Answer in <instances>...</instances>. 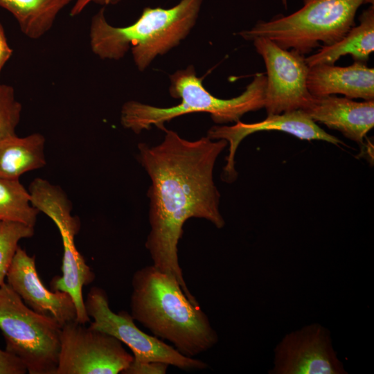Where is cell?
<instances>
[{
    "label": "cell",
    "mask_w": 374,
    "mask_h": 374,
    "mask_svg": "<svg viewBox=\"0 0 374 374\" xmlns=\"http://www.w3.org/2000/svg\"><path fill=\"white\" fill-rule=\"evenodd\" d=\"M163 131L160 143L138 144V160L151 181L148 191L150 231L145 245L152 265L174 278L188 299L197 305L179 263L178 244L190 218L205 219L217 229L225 225L213 170L228 143L207 136L189 141L175 131Z\"/></svg>",
    "instance_id": "6da1fadb"
},
{
    "label": "cell",
    "mask_w": 374,
    "mask_h": 374,
    "mask_svg": "<svg viewBox=\"0 0 374 374\" xmlns=\"http://www.w3.org/2000/svg\"><path fill=\"white\" fill-rule=\"evenodd\" d=\"M132 287V318L184 356L193 358L218 342L208 316L188 299L174 278L153 265H146L134 273Z\"/></svg>",
    "instance_id": "7a4b0ae2"
},
{
    "label": "cell",
    "mask_w": 374,
    "mask_h": 374,
    "mask_svg": "<svg viewBox=\"0 0 374 374\" xmlns=\"http://www.w3.org/2000/svg\"><path fill=\"white\" fill-rule=\"evenodd\" d=\"M202 0H181L164 9L146 7L139 18L125 27L109 24L101 8L91 18L89 45L102 60H118L130 49L135 65L144 71L156 58L177 46L194 26Z\"/></svg>",
    "instance_id": "3957f363"
},
{
    "label": "cell",
    "mask_w": 374,
    "mask_h": 374,
    "mask_svg": "<svg viewBox=\"0 0 374 374\" xmlns=\"http://www.w3.org/2000/svg\"><path fill=\"white\" fill-rule=\"evenodd\" d=\"M169 93L181 102L169 107H159L136 100L123 104L121 123L123 127L139 134L152 125L164 130V124L180 116L192 113H208L217 124L238 122L245 114L265 106L266 75L256 73L246 89L238 96L222 99L213 96L196 75L193 65L170 75Z\"/></svg>",
    "instance_id": "277c9868"
},
{
    "label": "cell",
    "mask_w": 374,
    "mask_h": 374,
    "mask_svg": "<svg viewBox=\"0 0 374 374\" xmlns=\"http://www.w3.org/2000/svg\"><path fill=\"white\" fill-rule=\"evenodd\" d=\"M303 6L287 15L258 21L251 29L238 33L251 41L266 37L284 49L308 54L321 46L335 44L356 25L359 8L367 0H303Z\"/></svg>",
    "instance_id": "5b68a950"
},
{
    "label": "cell",
    "mask_w": 374,
    "mask_h": 374,
    "mask_svg": "<svg viewBox=\"0 0 374 374\" xmlns=\"http://www.w3.org/2000/svg\"><path fill=\"white\" fill-rule=\"evenodd\" d=\"M62 326L27 306L7 283L0 286V330L6 350L17 357L29 374H55Z\"/></svg>",
    "instance_id": "8992f818"
},
{
    "label": "cell",
    "mask_w": 374,
    "mask_h": 374,
    "mask_svg": "<svg viewBox=\"0 0 374 374\" xmlns=\"http://www.w3.org/2000/svg\"><path fill=\"white\" fill-rule=\"evenodd\" d=\"M84 306L89 317L93 319L89 326L114 336L126 345L132 350L134 360L161 362L187 371L208 366L202 360L184 356L173 346L141 330L128 312H114L108 296L101 287L93 286L89 290Z\"/></svg>",
    "instance_id": "52a82bcc"
},
{
    "label": "cell",
    "mask_w": 374,
    "mask_h": 374,
    "mask_svg": "<svg viewBox=\"0 0 374 374\" xmlns=\"http://www.w3.org/2000/svg\"><path fill=\"white\" fill-rule=\"evenodd\" d=\"M133 355L114 336L76 321L62 326L55 374L122 373Z\"/></svg>",
    "instance_id": "ba28073f"
},
{
    "label": "cell",
    "mask_w": 374,
    "mask_h": 374,
    "mask_svg": "<svg viewBox=\"0 0 374 374\" xmlns=\"http://www.w3.org/2000/svg\"><path fill=\"white\" fill-rule=\"evenodd\" d=\"M251 42L266 67L264 108L267 115L305 109L312 96L307 87L309 66L304 55L282 48L266 37Z\"/></svg>",
    "instance_id": "9c48e42d"
},
{
    "label": "cell",
    "mask_w": 374,
    "mask_h": 374,
    "mask_svg": "<svg viewBox=\"0 0 374 374\" xmlns=\"http://www.w3.org/2000/svg\"><path fill=\"white\" fill-rule=\"evenodd\" d=\"M271 374H343L330 332L313 323L287 334L276 346Z\"/></svg>",
    "instance_id": "30bf717a"
},
{
    "label": "cell",
    "mask_w": 374,
    "mask_h": 374,
    "mask_svg": "<svg viewBox=\"0 0 374 374\" xmlns=\"http://www.w3.org/2000/svg\"><path fill=\"white\" fill-rule=\"evenodd\" d=\"M279 131L307 141H323L336 145L343 141L326 132L301 109L267 115L262 121L245 123L240 121L231 126L215 125L211 127L207 136L213 140H225L229 146L222 177L226 182H232L238 177L235 168V155L241 141L247 136L262 131Z\"/></svg>",
    "instance_id": "8fae6325"
},
{
    "label": "cell",
    "mask_w": 374,
    "mask_h": 374,
    "mask_svg": "<svg viewBox=\"0 0 374 374\" xmlns=\"http://www.w3.org/2000/svg\"><path fill=\"white\" fill-rule=\"evenodd\" d=\"M6 283L33 311L55 320L61 326L76 321L77 312L71 296L51 291L41 280L30 256L19 246L6 274Z\"/></svg>",
    "instance_id": "7c38bea8"
},
{
    "label": "cell",
    "mask_w": 374,
    "mask_h": 374,
    "mask_svg": "<svg viewBox=\"0 0 374 374\" xmlns=\"http://www.w3.org/2000/svg\"><path fill=\"white\" fill-rule=\"evenodd\" d=\"M303 111L315 123L337 130L359 145L374 126V100L357 102L335 95L312 96Z\"/></svg>",
    "instance_id": "4fadbf2b"
},
{
    "label": "cell",
    "mask_w": 374,
    "mask_h": 374,
    "mask_svg": "<svg viewBox=\"0 0 374 374\" xmlns=\"http://www.w3.org/2000/svg\"><path fill=\"white\" fill-rule=\"evenodd\" d=\"M307 87L313 96L342 94L350 99L374 100V69L356 61L348 66L314 65L309 67Z\"/></svg>",
    "instance_id": "5bb4252c"
},
{
    "label": "cell",
    "mask_w": 374,
    "mask_h": 374,
    "mask_svg": "<svg viewBox=\"0 0 374 374\" xmlns=\"http://www.w3.org/2000/svg\"><path fill=\"white\" fill-rule=\"evenodd\" d=\"M359 24L354 26L337 42L322 46L315 53L305 57L307 64H335L342 56L350 55L354 61L366 63L374 51V5L363 10Z\"/></svg>",
    "instance_id": "9a60e30c"
},
{
    "label": "cell",
    "mask_w": 374,
    "mask_h": 374,
    "mask_svg": "<svg viewBox=\"0 0 374 374\" xmlns=\"http://www.w3.org/2000/svg\"><path fill=\"white\" fill-rule=\"evenodd\" d=\"M60 234L63 245L61 267L62 274L54 277L50 286L53 291L64 292L71 296L76 308V321L85 325L90 322L91 319L85 310L82 288L83 286L91 284L96 276L77 250L74 238L65 233Z\"/></svg>",
    "instance_id": "2e32d148"
},
{
    "label": "cell",
    "mask_w": 374,
    "mask_h": 374,
    "mask_svg": "<svg viewBox=\"0 0 374 374\" xmlns=\"http://www.w3.org/2000/svg\"><path fill=\"white\" fill-rule=\"evenodd\" d=\"M45 142L40 133L0 139V178L19 179L24 173L43 168Z\"/></svg>",
    "instance_id": "e0dca14e"
},
{
    "label": "cell",
    "mask_w": 374,
    "mask_h": 374,
    "mask_svg": "<svg viewBox=\"0 0 374 374\" xmlns=\"http://www.w3.org/2000/svg\"><path fill=\"white\" fill-rule=\"evenodd\" d=\"M75 1L0 0V7L12 14L24 35L37 39L51 29L60 12Z\"/></svg>",
    "instance_id": "ac0fdd59"
},
{
    "label": "cell",
    "mask_w": 374,
    "mask_h": 374,
    "mask_svg": "<svg viewBox=\"0 0 374 374\" xmlns=\"http://www.w3.org/2000/svg\"><path fill=\"white\" fill-rule=\"evenodd\" d=\"M28 190L32 206L48 216L60 233L75 238L80 230V220L72 215V204L62 189L46 179L36 178Z\"/></svg>",
    "instance_id": "d6986e66"
},
{
    "label": "cell",
    "mask_w": 374,
    "mask_h": 374,
    "mask_svg": "<svg viewBox=\"0 0 374 374\" xmlns=\"http://www.w3.org/2000/svg\"><path fill=\"white\" fill-rule=\"evenodd\" d=\"M39 213L31 204L28 190L19 179L0 178V221L35 226Z\"/></svg>",
    "instance_id": "ffe728a7"
},
{
    "label": "cell",
    "mask_w": 374,
    "mask_h": 374,
    "mask_svg": "<svg viewBox=\"0 0 374 374\" xmlns=\"http://www.w3.org/2000/svg\"><path fill=\"white\" fill-rule=\"evenodd\" d=\"M34 227L18 222L0 221V286L6 283L19 242L32 238L35 234Z\"/></svg>",
    "instance_id": "44dd1931"
},
{
    "label": "cell",
    "mask_w": 374,
    "mask_h": 374,
    "mask_svg": "<svg viewBox=\"0 0 374 374\" xmlns=\"http://www.w3.org/2000/svg\"><path fill=\"white\" fill-rule=\"evenodd\" d=\"M21 112L14 88L0 82V139L16 134Z\"/></svg>",
    "instance_id": "7402d4cb"
},
{
    "label": "cell",
    "mask_w": 374,
    "mask_h": 374,
    "mask_svg": "<svg viewBox=\"0 0 374 374\" xmlns=\"http://www.w3.org/2000/svg\"><path fill=\"white\" fill-rule=\"evenodd\" d=\"M169 364L161 362L132 360L122 374H165Z\"/></svg>",
    "instance_id": "603a6c76"
},
{
    "label": "cell",
    "mask_w": 374,
    "mask_h": 374,
    "mask_svg": "<svg viewBox=\"0 0 374 374\" xmlns=\"http://www.w3.org/2000/svg\"><path fill=\"white\" fill-rule=\"evenodd\" d=\"M27 373V369L20 359L6 350L0 349V374Z\"/></svg>",
    "instance_id": "cb8c5ba5"
},
{
    "label": "cell",
    "mask_w": 374,
    "mask_h": 374,
    "mask_svg": "<svg viewBox=\"0 0 374 374\" xmlns=\"http://www.w3.org/2000/svg\"><path fill=\"white\" fill-rule=\"evenodd\" d=\"M121 1V0H76L71 10L70 15L71 17H75L80 15L90 3H95L102 6H108L116 4Z\"/></svg>",
    "instance_id": "d4e9b609"
},
{
    "label": "cell",
    "mask_w": 374,
    "mask_h": 374,
    "mask_svg": "<svg viewBox=\"0 0 374 374\" xmlns=\"http://www.w3.org/2000/svg\"><path fill=\"white\" fill-rule=\"evenodd\" d=\"M12 54V50L10 48L7 42L3 27L0 24V73Z\"/></svg>",
    "instance_id": "484cf974"
},
{
    "label": "cell",
    "mask_w": 374,
    "mask_h": 374,
    "mask_svg": "<svg viewBox=\"0 0 374 374\" xmlns=\"http://www.w3.org/2000/svg\"><path fill=\"white\" fill-rule=\"evenodd\" d=\"M282 4L284 6L285 8L287 9V0H281Z\"/></svg>",
    "instance_id": "4316f807"
}]
</instances>
